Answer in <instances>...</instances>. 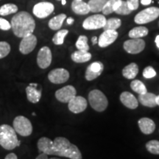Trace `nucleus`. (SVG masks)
I'll return each mask as SVG.
<instances>
[{
    "instance_id": "1",
    "label": "nucleus",
    "mask_w": 159,
    "mask_h": 159,
    "mask_svg": "<svg viewBox=\"0 0 159 159\" xmlns=\"http://www.w3.org/2000/svg\"><path fill=\"white\" fill-rule=\"evenodd\" d=\"M11 28L16 36L24 38L33 34L35 28V21L33 16L26 11L18 12L11 19Z\"/></svg>"
},
{
    "instance_id": "2",
    "label": "nucleus",
    "mask_w": 159,
    "mask_h": 159,
    "mask_svg": "<svg viewBox=\"0 0 159 159\" xmlns=\"http://www.w3.org/2000/svg\"><path fill=\"white\" fill-rule=\"evenodd\" d=\"M54 155L70 159H83L82 154L76 145L71 144L64 137H57L53 141Z\"/></svg>"
},
{
    "instance_id": "3",
    "label": "nucleus",
    "mask_w": 159,
    "mask_h": 159,
    "mask_svg": "<svg viewBox=\"0 0 159 159\" xmlns=\"http://www.w3.org/2000/svg\"><path fill=\"white\" fill-rule=\"evenodd\" d=\"M21 141L17 138L16 132L8 125H0V145L7 150L19 147Z\"/></svg>"
},
{
    "instance_id": "4",
    "label": "nucleus",
    "mask_w": 159,
    "mask_h": 159,
    "mask_svg": "<svg viewBox=\"0 0 159 159\" xmlns=\"http://www.w3.org/2000/svg\"><path fill=\"white\" fill-rule=\"evenodd\" d=\"M89 102L94 110L102 112L107 108L108 105V99L101 91L94 89L89 94Z\"/></svg>"
},
{
    "instance_id": "5",
    "label": "nucleus",
    "mask_w": 159,
    "mask_h": 159,
    "mask_svg": "<svg viewBox=\"0 0 159 159\" xmlns=\"http://www.w3.org/2000/svg\"><path fill=\"white\" fill-rule=\"evenodd\" d=\"M13 128L21 136H29L33 133V125L30 119L24 116H18L13 120Z\"/></svg>"
},
{
    "instance_id": "6",
    "label": "nucleus",
    "mask_w": 159,
    "mask_h": 159,
    "mask_svg": "<svg viewBox=\"0 0 159 159\" xmlns=\"http://www.w3.org/2000/svg\"><path fill=\"white\" fill-rule=\"evenodd\" d=\"M159 16V8L151 7L140 11L134 18L135 22L138 25H144L156 20Z\"/></svg>"
},
{
    "instance_id": "7",
    "label": "nucleus",
    "mask_w": 159,
    "mask_h": 159,
    "mask_svg": "<svg viewBox=\"0 0 159 159\" xmlns=\"http://www.w3.org/2000/svg\"><path fill=\"white\" fill-rule=\"evenodd\" d=\"M106 22V18L103 15L95 14L86 18L83 22V27L87 30L102 28Z\"/></svg>"
},
{
    "instance_id": "8",
    "label": "nucleus",
    "mask_w": 159,
    "mask_h": 159,
    "mask_svg": "<svg viewBox=\"0 0 159 159\" xmlns=\"http://www.w3.org/2000/svg\"><path fill=\"white\" fill-rule=\"evenodd\" d=\"M55 6L48 2H41L37 3L33 9V13L39 19H45L53 13Z\"/></svg>"
},
{
    "instance_id": "9",
    "label": "nucleus",
    "mask_w": 159,
    "mask_h": 159,
    "mask_svg": "<svg viewBox=\"0 0 159 159\" xmlns=\"http://www.w3.org/2000/svg\"><path fill=\"white\" fill-rule=\"evenodd\" d=\"M124 49L129 54H139L145 48V41L141 39H130L125 41Z\"/></svg>"
},
{
    "instance_id": "10",
    "label": "nucleus",
    "mask_w": 159,
    "mask_h": 159,
    "mask_svg": "<svg viewBox=\"0 0 159 159\" xmlns=\"http://www.w3.org/2000/svg\"><path fill=\"white\" fill-rule=\"evenodd\" d=\"M69 78V72L63 68L53 69L48 75L49 80L54 84H62L68 81Z\"/></svg>"
},
{
    "instance_id": "11",
    "label": "nucleus",
    "mask_w": 159,
    "mask_h": 159,
    "mask_svg": "<svg viewBox=\"0 0 159 159\" xmlns=\"http://www.w3.org/2000/svg\"><path fill=\"white\" fill-rule=\"evenodd\" d=\"M52 59V52L48 47L40 49L37 55V63L41 69H47L50 66Z\"/></svg>"
},
{
    "instance_id": "12",
    "label": "nucleus",
    "mask_w": 159,
    "mask_h": 159,
    "mask_svg": "<svg viewBox=\"0 0 159 159\" xmlns=\"http://www.w3.org/2000/svg\"><path fill=\"white\" fill-rule=\"evenodd\" d=\"M37 45V38L35 35L30 34L22 38L19 44V51L21 54L27 55L34 50Z\"/></svg>"
},
{
    "instance_id": "13",
    "label": "nucleus",
    "mask_w": 159,
    "mask_h": 159,
    "mask_svg": "<svg viewBox=\"0 0 159 159\" xmlns=\"http://www.w3.org/2000/svg\"><path fill=\"white\" fill-rule=\"evenodd\" d=\"M76 89L72 85H66L60 89L55 92V97L59 102L63 103L69 102L73 97L76 96Z\"/></svg>"
},
{
    "instance_id": "14",
    "label": "nucleus",
    "mask_w": 159,
    "mask_h": 159,
    "mask_svg": "<svg viewBox=\"0 0 159 159\" xmlns=\"http://www.w3.org/2000/svg\"><path fill=\"white\" fill-rule=\"evenodd\" d=\"M88 102L84 97L75 96L68 102V108L73 114H80L83 112L87 108Z\"/></svg>"
},
{
    "instance_id": "15",
    "label": "nucleus",
    "mask_w": 159,
    "mask_h": 159,
    "mask_svg": "<svg viewBox=\"0 0 159 159\" xmlns=\"http://www.w3.org/2000/svg\"><path fill=\"white\" fill-rule=\"evenodd\" d=\"M103 69H104V66H103L102 63L99 62V61H96V62L91 63L87 67L86 71H85V77L86 80L91 81L97 78L99 75L102 74Z\"/></svg>"
},
{
    "instance_id": "16",
    "label": "nucleus",
    "mask_w": 159,
    "mask_h": 159,
    "mask_svg": "<svg viewBox=\"0 0 159 159\" xmlns=\"http://www.w3.org/2000/svg\"><path fill=\"white\" fill-rule=\"evenodd\" d=\"M118 33L116 30H104L98 39L99 47L105 48L108 46L112 44L118 38Z\"/></svg>"
},
{
    "instance_id": "17",
    "label": "nucleus",
    "mask_w": 159,
    "mask_h": 159,
    "mask_svg": "<svg viewBox=\"0 0 159 159\" xmlns=\"http://www.w3.org/2000/svg\"><path fill=\"white\" fill-rule=\"evenodd\" d=\"M38 149L40 152H43L48 156L54 155V144L53 141L47 137H42L38 141Z\"/></svg>"
},
{
    "instance_id": "18",
    "label": "nucleus",
    "mask_w": 159,
    "mask_h": 159,
    "mask_svg": "<svg viewBox=\"0 0 159 159\" xmlns=\"http://www.w3.org/2000/svg\"><path fill=\"white\" fill-rule=\"evenodd\" d=\"M36 86V83H30L26 88L27 98L32 103H38L41 98V90L37 89Z\"/></svg>"
},
{
    "instance_id": "19",
    "label": "nucleus",
    "mask_w": 159,
    "mask_h": 159,
    "mask_svg": "<svg viewBox=\"0 0 159 159\" xmlns=\"http://www.w3.org/2000/svg\"><path fill=\"white\" fill-rule=\"evenodd\" d=\"M120 101L125 107L130 109H136L139 105V102L134 94L128 91H124L120 95Z\"/></svg>"
},
{
    "instance_id": "20",
    "label": "nucleus",
    "mask_w": 159,
    "mask_h": 159,
    "mask_svg": "<svg viewBox=\"0 0 159 159\" xmlns=\"http://www.w3.org/2000/svg\"><path fill=\"white\" fill-rule=\"evenodd\" d=\"M139 127L144 134L149 135L152 134L156 129V124L152 119L150 118H141L138 122Z\"/></svg>"
},
{
    "instance_id": "21",
    "label": "nucleus",
    "mask_w": 159,
    "mask_h": 159,
    "mask_svg": "<svg viewBox=\"0 0 159 159\" xmlns=\"http://www.w3.org/2000/svg\"><path fill=\"white\" fill-rule=\"evenodd\" d=\"M156 95L152 93L146 92L145 94H140L139 96V101L142 105L148 108H154L157 104L156 102Z\"/></svg>"
},
{
    "instance_id": "22",
    "label": "nucleus",
    "mask_w": 159,
    "mask_h": 159,
    "mask_svg": "<svg viewBox=\"0 0 159 159\" xmlns=\"http://www.w3.org/2000/svg\"><path fill=\"white\" fill-rule=\"evenodd\" d=\"M71 10L76 14L85 15L90 12L88 4L83 1L74 0L71 3Z\"/></svg>"
},
{
    "instance_id": "23",
    "label": "nucleus",
    "mask_w": 159,
    "mask_h": 159,
    "mask_svg": "<svg viewBox=\"0 0 159 159\" xmlns=\"http://www.w3.org/2000/svg\"><path fill=\"white\" fill-rule=\"evenodd\" d=\"M71 58L75 63H85L90 61L91 58V54L89 52V51L77 50L71 54Z\"/></svg>"
},
{
    "instance_id": "24",
    "label": "nucleus",
    "mask_w": 159,
    "mask_h": 159,
    "mask_svg": "<svg viewBox=\"0 0 159 159\" xmlns=\"http://www.w3.org/2000/svg\"><path fill=\"white\" fill-rule=\"evenodd\" d=\"M138 73L139 66L135 63H131L130 64L127 65L122 70L123 77L129 80L134 79L137 76Z\"/></svg>"
},
{
    "instance_id": "25",
    "label": "nucleus",
    "mask_w": 159,
    "mask_h": 159,
    "mask_svg": "<svg viewBox=\"0 0 159 159\" xmlns=\"http://www.w3.org/2000/svg\"><path fill=\"white\" fill-rule=\"evenodd\" d=\"M66 19V15L64 13H61V14L53 17L52 19L49 20L48 26L52 30H58L62 27L63 21Z\"/></svg>"
},
{
    "instance_id": "26",
    "label": "nucleus",
    "mask_w": 159,
    "mask_h": 159,
    "mask_svg": "<svg viewBox=\"0 0 159 159\" xmlns=\"http://www.w3.org/2000/svg\"><path fill=\"white\" fill-rule=\"evenodd\" d=\"M122 1V0H108L102 11L103 14L108 15L116 11L120 6Z\"/></svg>"
},
{
    "instance_id": "27",
    "label": "nucleus",
    "mask_w": 159,
    "mask_h": 159,
    "mask_svg": "<svg viewBox=\"0 0 159 159\" xmlns=\"http://www.w3.org/2000/svg\"><path fill=\"white\" fill-rule=\"evenodd\" d=\"M148 34V29L147 27L140 26L133 28L128 33L129 37L130 39H141V38L146 36Z\"/></svg>"
},
{
    "instance_id": "28",
    "label": "nucleus",
    "mask_w": 159,
    "mask_h": 159,
    "mask_svg": "<svg viewBox=\"0 0 159 159\" xmlns=\"http://www.w3.org/2000/svg\"><path fill=\"white\" fill-rule=\"evenodd\" d=\"M108 0H89L88 5L90 11L92 13H98L102 11L103 7Z\"/></svg>"
},
{
    "instance_id": "29",
    "label": "nucleus",
    "mask_w": 159,
    "mask_h": 159,
    "mask_svg": "<svg viewBox=\"0 0 159 159\" xmlns=\"http://www.w3.org/2000/svg\"><path fill=\"white\" fill-rule=\"evenodd\" d=\"M122 21L117 18H111L107 20L104 27H102L104 30H116L121 27Z\"/></svg>"
},
{
    "instance_id": "30",
    "label": "nucleus",
    "mask_w": 159,
    "mask_h": 159,
    "mask_svg": "<svg viewBox=\"0 0 159 159\" xmlns=\"http://www.w3.org/2000/svg\"><path fill=\"white\" fill-rule=\"evenodd\" d=\"M130 88L133 91L139 95L148 92L145 85L139 80H133L130 83Z\"/></svg>"
},
{
    "instance_id": "31",
    "label": "nucleus",
    "mask_w": 159,
    "mask_h": 159,
    "mask_svg": "<svg viewBox=\"0 0 159 159\" xmlns=\"http://www.w3.org/2000/svg\"><path fill=\"white\" fill-rule=\"evenodd\" d=\"M16 12H18V7L14 4H5L0 7V16H2L11 15Z\"/></svg>"
},
{
    "instance_id": "32",
    "label": "nucleus",
    "mask_w": 159,
    "mask_h": 159,
    "mask_svg": "<svg viewBox=\"0 0 159 159\" xmlns=\"http://www.w3.org/2000/svg\"><path fill=\"white\" fill-rule=\"evenodd\" d=\"M68 30H61L55 33L52 38V42L55 45H62L64 42V39L68 34Z\"/></svg>"
},
{
    "instance_id": "33",
    "label": "nucleus",
    "mask_w": 159,
    "mask_h": 159,
    "mask_svg": "<svg viewBox=\"0 0 159 159\" xmlns=\"http://www.w3.org/2000/svg\"><path fill=\"white\" fill-rule=\"evenodd\" d=\"M76 47L77 50L89 51V46L88 44V38L85 35H80L76 41Z\"/></svg>"
},
{
    "instance_id": "34",
    "label": "nucleus",
    "mask_w": 159,
    "mask_h": 159,
    "mask_svg": "<svg viewBox=\"0 0 159 159\" xmlns=\"http://www.w3.org/2000/svg\"><path fill=\"white\" fill-rule=\"evenodd\" d=\"M146 149L148 152L154 155H159V141L151 140L146 144Z\"/></svg>"
},
{
    "instance_id": "35",
    "label": "nucleus",
    "mask_w": 159,
    "mask_h": 159,
    "mask_svg": "<svg viewBox=\"0 0 159 159\" xmlns=\"http://www.w3.org/2000/svg\"><path fill=\"white\" fill-rule=\"evenodd\" d=\"M11 45L6 41H0V59L4 58L9 55L11 52Z\"/></svg>"
},
{
    "instance_id": "36",
    "label": "nucleus",
    "mask_w": 159,
    "mask_h": 159,
    "mask_svg": "<svg viewBox=\"0 0 159 159\" xmlns=\"http://www.w3.org/2000/svg\"><path fill=\"white\" fill-rule=\"evenodd\" d=\"M131 12H132V11L128 7L126 1H122L120 6H119L118 9L114 13L119 15H128L130 14Z\"/></svg>"
},
{
    "instance_id": "37",
    "label": "nucleus",
    "mask_w": 159,
    "mask_h": 159,
    "mask_svg": "<svg viewBox=\"0 0 159 159\" xmlns=\"http://www.w3.org/2000/svg\"><path fill=\"white\" fill-rule=\"evenodd\" d=\"M156 76V71L152 66H147L143 71V77L146 79H151Z\"/></svg>"
},
{
    "instance_id": "38",
    "label": "nucleus",
    "mask_w": 159,
    "mask_h": 159,
    "mask_svg": "<svg viewBox=\"0 0 159 159\" xmlns=\"http://www.w3.org/2000/svg\"><path fill=\"white\" fill-rule=\"evenodd\" d=\"M11 29V25L7 20L0 18V30L4 31H7Z\"/></svg>"
},
{
    "instance_id": "39",
    "label": "nucleus",
    "mask_w": 159,
    "mask_h": 159,
    "mask_svg": "<svg viewBox=\"0 0 159 159\" xmlns=\"http://www.w3.org/2000/svg\"><path fill=\"white\" fill-rule=\"evenodd\" d=\"M139 0H126L127 5L131 11H136L139 7Z\"/></svg>"
},
{
    "instance_id": "40",
    "label": "nucleus",
    "mask_w": 159,
    "mask_h": 159,
    "mask_svg": "<svg viewBox=\"0 0 159 159\" xmlns=\"http://www.w3.org/2000/svg\"><path fill=\"white\" fill-rule=\"evenodd\" d=\"M35 159H61V158H56V157H54V158H48V155L45 154V153H43V152H41V154L39 155V156H37V158Z\"/></svg>"
},
{
    "instance_id": "41",
    "label": "nucleus",
    "mask_w": 159,
    "mask_h": 159,
    "mask_svg": "<svg viewBox=\"0 0 159 159\" xmlns=\"http://www.w3.org/2000/svg\"><path fill=\"white\" fill-rule=\"evenodd\" d=\"M5 159H18V158L16 155L12 152V153H9L8 155H7V156H5Z\"/></svg>"
},
{
    "instance_id": "42",
    "label": "nucleus",
    "mask_w": 159,
    "mask_h": 159,
    "mask_svg": "<svg viewBox=\"0 0 159 159\" xmlns=\"http://www.w3.org/2000/svg\"><path fill=\"white\" fill-rule=\"evenodd\" d=\"M140 2L143 5H149L152 2V0H140Z\"/></svg>"
},
{
    "instance_id": "43",
    "label": "nucleus",
    "mask_w": 159,
    "mask_h": 159,
    "mask_svg": "<svg viewBox=\"0 0 159 159\" xmlns=\"http://www.w3.org/2000/svg\"><path fill=\"white\" fill-rule=\"evenodd\" d=\"M91 41H92L93 45H95L96 43H97V42H98V41H97V38L96 36L92 37V39H91Z\"/></svg>"
},
{
    "instance_id": "44",
    "label": "nucleus",
    "mask_w": 159,
    "mask_h": 159,
    "mask_svg": "<svg viewBox=\"0 0 159 159\" xmlns=\"http://www.w3.org/2000/svg\"><path fill=\"white\" fill-rule=\"evenodd\" d=\"M66 21H67V24H68V25H71V24H73V22H74V19H73L72 18L69 17L67 19Z\"/></svg>"
},
{
    "instance_id": "45",
    "label": "nucleus",
    "mask_w": 159,
    "mask_h": 159,
    "mask_svg": "<svg viewBox=\"0 0 159 159\" xmlns=\"http://www.w3.org/2000/svg\"><path fill=\"white\" fill-rule=\"evenodd\" d=\"M155 42L156 43V46L159 49V35H157L156 38V40H155Z\"/></svg>"
},
{
    "instance_id": "46",
    "label": "nucleus",
    "mask_w": 159,
    "mask_h": 159,
    "mask_svg": "<svg viewBox=\"0 0 159 159\" xmlns=\"http://www.w3.org/2000/svg\"><path fill=\"white\" fill-rule=\"evenodd\" d=\"M156 102L157 105H159V95H158V96H156Z\"/></svg>"
},
{
    "instance_id": "47",
    "label": "nucleus",
    "mask_w": 159,
    "mask_h": 159,
    "mask_svg": "<svg viewBox=\"0 0 159 159\" xmlns=\"http://www.w3.org/2000/svg\"><path fill=\"white\" fill-rule=\"evenodd\" d=\"M61 4L63 5H65L66 4V0H61Z\"/></svg>"
},
{
    "instance_id": "48",
    "label": "nucleus",
    "mask_w": 159,
    "mask_h": 159,
    "mask_svg": "<svg viewBox=\"0 0 159 159\" xmlns=\"http://www.w3.org/2000/svg\"><path fill=\"white\" fill-rule=\"evenodd\" d=\"M57 1H61V0H57Z\"/></svg>"
},
{
    "instance_id": "49",
    "label": "nucleus",
    "mask_w": 159,
    "mask_h": 159,
    "mask_svg": "<svg viewBox=\"0 0 159 159\" xmlns=\"http://www.w3.org/2000/svg\"><path fill=\"white\" fill-rule=\"evenodd\" d=\"M78 1H82V0H78Z\"/></svg>"
},
{
    "instance_id": "50",
    "label": "nucleus",
    "mask_w": 159,
    "mask_h": 159,
    "mask_svg": "<svg viewBox=\"0 0 159 159\" xmlns=\"http://www.w3.org/2000/svg\"><path fill=\"white\" fill-rule=\"evenodd\" d=\"M158 25H159V22H158Z\"/></svg>"
}]
</instances>
